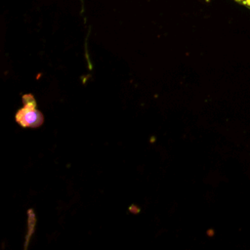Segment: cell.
I'll list each match as a JSON object with an SVG mask.
<instances>
[{"label": "cell", "instance_id": "1", "mask_svg": "<svg viewBox=\"0 0 250 250\" xmlns=\"http://www.w3.org/2000/svg\"><path fill=\"white\" fill-rule=\"evenodd\" d=\"M22 100L24 105L17 112L16 121L22 127L36 128L41 126L44 122V116L37 109L33 96L24 95Z\"/></svg>", "mask_w": 250, "mask_h": 250}]
</instances>
